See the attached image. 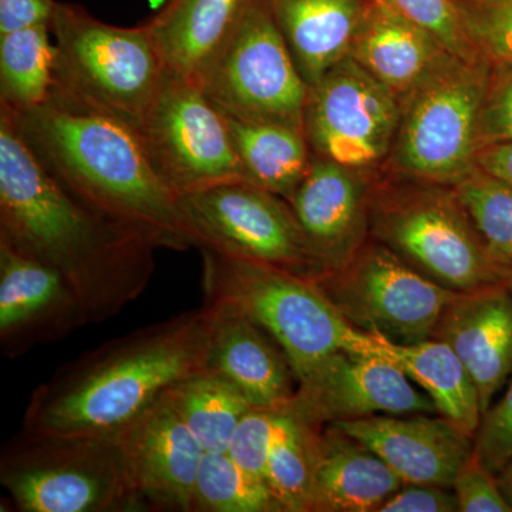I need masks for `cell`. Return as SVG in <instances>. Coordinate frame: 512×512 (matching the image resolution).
I'll use <instances>...</instances> for the list:
<instances>
[{
    "label": "cell",
    "instance_id": "1",
    "mask_svg": "<svg viewBox=\"0 0 512 512\" xmlns=\"http://www.w3.org/2000/svg\"><path fill=\"white\" fill-rule=\"evenodd\" d=\"M0 241L62 276L90 323L117 315L154 274L157 248L57 183L3 111Z\"/></svg>",
    "mask_w": 512,
    "mask_h": 512
},
{
    "label": "cell",
    "instance_id": "2",
    "mask_svg": "<svg viewBox=\"0 0 512 512\" xmlns=\"http://www.w3.org/2000/svg\"><path fill=\"white\" fill-rule=\"evenodd\" d=\"M0 111L47 173L84 204L157 249L201 247L181 197L158 173L137 128L57 87L28 113Z\"/></svg>",
    "mask_w": 512,
    "mask_h": 512
},
{
    "label": "cell",
    "instance_id": "3",
    "mask_svg": "<svg viewBox=\"0 0 512 512\" xmlns=\"http://www.w3.org/2000/svg\"><path fill=\"white\" fill-rule=\"evenodd\" d=\"M208 348L205 306L106 343L33 393L25 429L66 436L116 434L168 387L207 369Z\"/></svg>",
    "mask_w": 512,
    "mask_h": 512
},
{
    "label": "cell",
    "instance_id": "4",
    "mask_svg": "<svg viewBox=\"0 0 512 512\" xmlns=\"http://www.w3.org/2000/svg\"><path fill=\"white\" fill-rule=\"evenodd\" d=\"M201 254L205 298L259 323L284 349L296 380L342 350L383 357V338L353 328L308 279L210 248Z\"/></svg>",
    "mask_w": 512,
    "mask_h": 512
},
{
    "label": "cell",
    "instance_id": "5",
    "mask_svg": "<svg viewBox=\"0 0 512 512\" xmlns=\"http://www.w3.org/2000/svg\"><path fill=\"white\" fill-rule=\"evenodd\" d=\"M0 483L23 512L146 510L117 434L66 436L23 430L3 451Z\"/></svg>",
    "mask_w": 512,
    "mask_h": 512
},
{
    "label": "cell",
    "instance_id": "6",
    "mask_svg": "<svg viewBox=\"0 0 512 512\" xmlns=\"http://www.w3.org/2000/svg\"><path fill=\"white\" fill-rule=\"evenodd\" d=\"M49 28L55 87L138 128L167 73L148 23L121 28L57 2Z\"/></svg>",
    "mask_w": 512,
    "mask_h": 512
},
{
    "label": "cell",
    "instance_id": "7",
    "mask_svg": "<svg viewBox=\"0 0 512 512\" xmlns=\"http://www.w3.org/2000/svg\"><path fill=\"white\" fill-rule=\"evenodd\" d=\"M369 229L377 242L450 291L507 284L453 190L420 187L380 195L369 202Z\"/></svg>",
    "mask_w": 512,
    "mask_h": 512
},
{
    "label": "cell",
    "instance_id": "8",
    "mask_svg": "<svg viewBox=\"0 0 512 512\" xmlns=\"http://www.w3.org/2000/svg\"><path fill=\"white\" fill-rule=\"evenodd\" d=\"M493 64L454 57L402 101L400 170L426 184L454 185L477 167L478 121Z\"/></svg>",
    "mask_w": 512,
    "mask_h": 512
},
{
    "label": "cell",
    "instance_id": "9",
    "mask_svg": "<svg viewBox=\"0 0 512 512\" xmlns=\"http://www.w3.org/2000/svg\"><path fill=\"white\" fill-rule=\"evenodd\" d=\"M311 282L353 328L397 345L433 338L457 293L380 242L363 244L345 264L326 269Z\"/></svg>",
    "mask_w": 512,
    "mask_h": 512
},
{
    "label": "cell",
    "instance_id": "10",
    "mask_svg": "<svg viewBox=\"0 0 512 512\" xmlns=\"http://www.w3.org/2000/svg\"><path fill=\"white\" fill-rule=\"evenodd\" d=\"M201 87L218 109L231 116L303 128L309 86L268 0H249Z\"/></svg>",
    "mask_w": 512,
    "mask_h": 512
},
{
    "label": "cell",
    "instance_id": "11",
    "mask_svg": "<svg viewBox=\"0 0 512 512\" xmlns=\"http://www.w3.org/2000/svg\"><path fill=\"white\" fill-rule=\"evenodd\" d=\"M202 248L312 281L325 271L285 198L237 181L181 197Z\"/></svg>",
    "mask_w": 512,
    "mask_h": 512
},
{
    "label": "cell",
    "instance_id": "12",
    "mask_svg": "<svg viewBox=\"0 0 512 512\" xmlns=\"http://www.w3.org/2000/svg\"><path fill=\"white\" fill-rule=\"evenodd\" d=\"M137 130L178 197L244 181L224 114L200 84L165 73Z\"/></svg>",
    "mask_w": 512,
    "mask_h": 512
},
{
    "label": "cell",
    "instance_id": "13",
    "mask_svg": "<svg viewBox=\"0 0 512 512\" xmlns=\"http://www.w3.org/2000/svg\"><path fill=\"white\" fill-rule=\"evenodd\" d=\"M402 101L348 56L309 87L303 130L312 154L360 171L393 147Z\"/></svg>",
    "mask_w": 512,
    "mask_h": 512
},
{
    "label": "cell",
    "instance_id": "14",
    "mask_svg": "<svg viewBox=\"0 0 512 512\" xmlns=\"http://www.w3.org/2000/svg\"><path fill=\"white\" fill-rule=\"evenodd\" d=\"M412 382L386 357L342 350L298 380L286 409L316 427L377 414H439Z\"/></svg>",
    "mask_w": 512,
    "mask_h": 512
},
{
    "label": "cell",
    "instance_id": "15",
    "mask_svg": "<svg viewBox=\"0 0 512 512\" xmlns=\"http://www.w3.org/2000/svg\"><path fill=\"white\" fill-rule=\"evenodd\" d=\"M116 434L144 508L195 512V484L205 450L165 392Z\"/></svg>",
    "mask_w": 512,
    "mask_h": 512
},
{
    "label": "cell",
    "instance_id": "16",
    "mask_svg": "<svg viewBox=\"0 0 512 512\" xmlns=\"http://www.w3.org/2000/svg\"><path fill=\"white\" fill-rule=\"evenodd\" d=\"M375 451L404 483L453 488L474 437L440 414H377L330 423Z\"/></svg>",
    "mask_w": 512,
    "mask_h": 512
},
{
    "label": "cell",
    "instance_id": "17",
    "mask_svg": "<svg viewBox=\"0 0 512 512\" xmlns=\"http://www.w3.org/2000/svg\"><path fill=\"white\" fill-rule=\"evenodd\" d=\"M90 323L62 276L0 241V340L9 356Z\"/></svg>",
    "mask_w": 512,
    "mask_h": 512
},
{
    "label": "cell",
    "instance_id": "18",
    "mask_svg": "<svg viewBox=\"0 0 512 512\" xmlns=\"http://www.w3.org/2000/svg\"><path fill=\"white\" fill-rule=\"evenodd\" d=\"M204 306L210 316L208 369L234 384L252 406L285 410L298 380L284 349L229 303L205 298Z\"/></svg>",
    "mask_w": 512,
    "mask_h": 512
},
{
    "label": "cell",
    "instance_id": "19",
    "mask_svg": "<svg viewBox=\"0 0 512 512\" xmlns=\"http://www.w3.org/2000/svg\"><path fill=\"white\" fill-rule=\"evenodd\" d=\"M356 173L312 154L308 173L286 200L325 271L345 264L365 244L369 198Z\"/></svg>",
    "mask_w": 512,
    "mask_h": 512
},
{
    "label": "cell",
    "instance_id": "20",
    "mask_svg": "<svg viewBox=\"0 0 512 512\" xmlns=\"http://www.w3.org/2000/svg\"><path fill=\"white\" fill-rule=\"evenodd\" d=\"M476 383L483 414L512 375V293L507 284L457 292L434 330Z\"/></svg>",
    "mask_w": 512,
    "mask_h": 512
},
{
    "label": "cell",
    "instance_id": "21",
    "mask_svg": "<svg viewBox=\"0 0 512 512\" xmlns=\"http://www.w3.org/2000/svg\"><path fill=\"white\" fill-rule=\"evenodd\" d=\"M349 56L400 101L456 57L384 0H370Z\"/></svg>",
    "mask_w": 512,
    "mask_h": 512
},
{
    "label": "cell",
    "instance_id": "22",
    "mask_svg": "<svg viewBox=\"0 0 512 512\" xmlns=\"http://www.w3.org/2000/svg\"><path fill=\"white\" fill-rule=\"evenodd\" d=\"M403 484L375 451L335 424L316 431L312 512H379Z\"/></svg>",
    "mask_w": 512,
    "mask_h": 512
},
{
    "label": "cell",
    "instance_id": "23",
    "mask_svg": "<svg viewBox=\"0 0 512 512\" xmlns=\"http://www.w3.org/2000/svg\"><path fill=\"white\" fill-rule=\"evenodd\" d=\"M268 5L311 87L350 55L370 0H268Z\"/></svg>",
    "mask_w": 512,
    "mask_h": 512
},
{
    "label": "cell",
    "instance_id": "24",
    "mask_svg": "<svg viewBox=\"0 0 512 512\" xmlns=\"http://www.w3.org/2000/svg\"><path fill=\"white\" fill-rule=\"evenodd\" d=\"M249 0H168L148 22L165 72L200 84Z\"/></svg>",
    "mask_w": 512,
    "mask_h": 512
},
{
    "label": "cell",
    "instance_id": "25",
    "mask_svg": "<svg viewBox=\"0 0 512 512\" xmlns=\"http://www.w3.org/2000/svg\"><path fill=\"white\" fill-rule=\"evenodd\" d=\"M221 113L245 183L288 200L311 167L312 150L305 130Z\"/></svg>",
    "mask_w": 512,
    "mask_h": 512
},
{
    "label": "cell",
    "instance_id": "26",
    "mask_svg": "<svg viewBox=\"0 0 512 512\" xmlns=\"http://www.w3.org/2000/svg\"><path fill=\"white\" fill-rule=\"evenodd\" d=\"M383 357L392 360L419 384L440 416L476 437L483 409L473 377L446 342L427 339L414 345H397L383 339Z\"/></svg>",
    "mask_w": 512,
    "mask_h": 512
},
{
    "label": "cell",
    "instance_id": "27",
    "mask_svg": "<svg viewBox=\"0 0 512 512\" xmlns=\"http://www.w3.org/2000/svg\"><path fill=\"white\" fill-rule=\"evenodd\" d=\"M165 396L207 453H227L239 423L254 407L234 384L208 367L168 387Z\"/></svg>",
    "mask_w": 512,
    "mask_h": 512
},
{
    "label": "cell",
    "instance_id": "28",
    "mask_svg": "<svg viewBox=\"0 0 512 512\" xmlns=\"http://www.w3.org/2000/svg\"><path fill=\"white\" fill-rule=\"evenodd\" d=\"M56 49L49 25L0 35V109L28 113L55 87Z\"/></svg>",
    "mask_w": 512,
    "mask_h": 512
},
{
    "label": "cell",
    "instance_id": "29",
    "mask_svg": "<svg viewBox=\"0 0 512 512\" xmlns=\"http://www.w3.org/2000/svg\"><path fill=\"white\" fill-rule=\"evenodd\" d=\"M312 426L285 409L269 450L266 483L284 512H312Z\"/></svg>",
    "mask_w": 512,
    "mask_h": 512
},
{
    "label": "cell",
    "instance_id": "30",
    "mask_svg": "<svg viewBox=\"0 0 512 512\" xmlns=\"http://www.w3.org/2000/svg\"><path fill=\"white\" fill-rule=\"evenodd\" d=\"M467 212L485 251L498 269L512 275V188L494 175L474 168L451 185Z\"/></svg>",
    "mask_w": 512,
    "mask_h": 512
},
{
    "label": "cell",
    "instance_id": "31",
    "mask_svg": "<svg viewBox=\"0 0 512 512\" xmlns=\"http://www.w3.org/2000/svg\"><path fill=\"white\" fill-rule=\"evenodd\" d=\"M195 512H284L269 485L228 453L202 457L195 484Z\"/></svg>",
    "mask_w": 512,
    "mask_h": 512
},
{
    "label": "cell",
    "instance_id": "32",
    "mask_svg": "<svg viewBox=\"0 0 512 512\" xmlns=\"http://www.w3.org/2000/svg\"><path fill=\"white\" fill-rule=\"evenodd\" d=\"M464 32L491 64H512V0H454Z\"/></svg>",
    "mask_w": 512,
    "mask_h": 512
},
{
    "label": "cell",
    "instance_id": "33",
    "mask_svg": "<svg viewBox=\"0 0 512 512\" xmlns=\"http://www.w3.org/2000/svg\"><path fill=\"white\" fill-rule=\"evenodd\" d=\"M390 8L429 32L460 59H480L464 32L454 0H384Z\"/></svg>",
    "mask_w": 512,
    "mask_h": 512
},
{
    "label": "cell",
    "instance_id": "34",
    "mask_svg": "<svg viewBox=\"0 0 512 512\" xmlns=\"http://www.w3.org/2000/svg\"><path fill=\"white\" fill-rule=\"evenodd\" d=\"M284 410L252 407L239 423L227 453L252 476L266 481V464ZM268 484V483H266Z\"/></svg>",
    "mask_w": 512,
    "mask_h": 512
},
{
    "label": "cell",
    "instance_id": "35",
    "mask_svg": "<svg viewBox=\"0 0 512 512\" xmlns=\"http://www.w3.org/2000/svg\"><path fill=\"white\" fill-rule=\"evenodd\" d=\"M474 454L495 476L512 461V380L503 399L491 404L481 417Z\"/></svg>",
    "mask_w": 512,
    "mask_h": 512
},
{
    "label": "cell",
    "instance_id": "36",
    "mask_svg": "<svg viewBox=\"0 0 512 512\" xmlns=\"http://www.w3.org/2000/svg\"><path fill=\"white\" fill-rule=\"evenodd\" d=\"M512 143V64L491 67L490 83L478 121V147Z\"/></svg>",
    "mask_w": 512,
    "mask_h": 512
},
{
    "label": "cell",
    "instance_id": "37",
    "mask_svg": "<svg viewBox=\"0 0 512 512\" xmlns=\"http://www.w3.org/2000/svg\"><path fill=\"white\" fill-rule=\"evenodd\" d=\"M453 491L461 512H512L497 476L473 454L458 471Z\"/></svg>",
    "mask_w": 512,
    "mask_h": 512
},
{
    "label": "cell",
    "instance_id": "38",
    "mask_svg": "<svg viewBox=\"0 0 512 512\" xmlns=\"http://www.w3.org/2000/svg\"><path fill=\"white\" fill-rule=\"evenodd\" d=\"M457 495L453 488L433 484L404 483L380 507L379 512H457Z\"/></svg>",
    "mask_w": 512,
    "mask_h": 512
},
{
    "label": "cell",
    "instance_id": "39",
    "mask_svg": "<svg viewBox=\"0 0 512 512\" xmlns=\"http://www.w3.org/2000/svg\"><path fill=\"white\" fill-rule=\"evenodd\" d=\"M57 0H0V35L49 25Z\"/></svg>",
    "mask_w": 512,
    "mask_h": 512
},
{
    "label": "cell",
    "instance_id": "40",
    "mask_svg": "<svg viewBox=\"0 0 512 512\" xmlns=\"http://www.w3.org/2000/svg\"><path fill=\"white\" fill-rule=\"evenodd\" d=\"M477 165L512 188V143L490 144L480 148Z\"/></svg>",
    "mask_w": 512,
    "mask_h": 512
},
{
    "label": "cell",
    "instance_id": "41",
    "mask_svg": "<svg viewBox=\"0 0 512 512\" xmlns=\"http://www.w3.org/2000/svg\"><path fill=\"white\" fill-rule=\"evenodd\" d=\"M497 480L501 491H503L505 500L508 501V504H510L512 508V461L498 474Z\"/></svg>",
    "mask_w": 512,
    "mask_h": 512
},
{
    "label": "cell",
    "instance_id": "42",
    "mask_svg": "<svg viewBox=\"0 0 512 512\" xmlns=\"http://www.w3.org/2000/svg\"><path fill=\"white\" fill-rule=\"evenodd\" d=\"M507 286H508V289H510V291L512 293V275L510 276V278H508Z\"/></svg>",
    "mask_w": 512,
    "mask_h": 512
}]
</instances>
